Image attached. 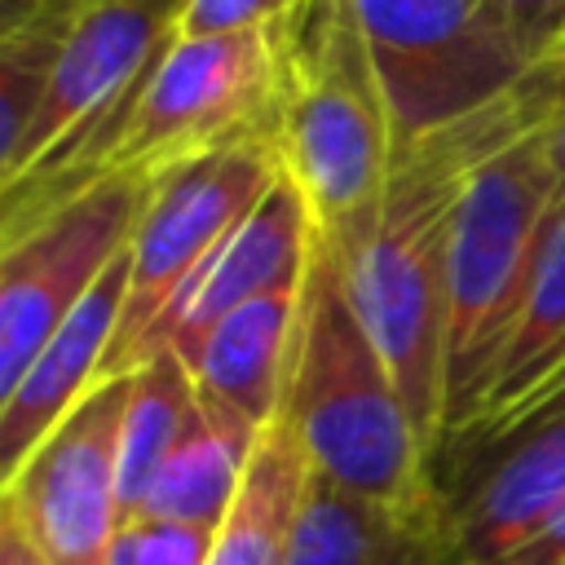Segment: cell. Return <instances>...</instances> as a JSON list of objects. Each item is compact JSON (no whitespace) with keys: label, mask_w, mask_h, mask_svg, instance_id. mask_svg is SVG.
Masks as SVG:
<instances>
[{"label":"cell","mask_w":565,"mask_h":565,"mask_svg":"<svg viewBox=\"0 0 565 565\" xmlns=\"http://www.w3.org/2000/svg\"><path fill=\"white\" fill-rule=\"evenodd\" d=\"M530 128H543V115L521 79L494 106L393 150L375 221L358 243L331 247L433 468L446 441V252L455 207L472 168Z\"/></svg>","instance_id":"cell-1"},{"label":"cell","mask_w":565,"mask_h":565,"mask_svg":"<svg viewBox=\"0 0 565 565\" xmlns=\"http://www.w3.org/2000/svg\"><path fill=\"white\" fill-rule=\"evenodd\" d=\"M282 419L291 424L309 468L340 490L406 512L446 508L433 455L424 450L322 238L305 278Z\"/></svg>","instance_id":"cell-2"},{"label":"cell","mask_w":565,"mask_h":565,"mask_svg":"<svg viewBox=\"0 0 565 565\" xmlns=\"http://www.w3.org/2000/svg\"><path fill=\"white\" fill-rule=\"evenodd\" d=\"M274 146L318 238L358 243L384 199L393 128L349 0H309L287 22Z\"/></svg>","instance_id":"cell-3"},{"label":"cell","mask_w":565,"mask_h":565,"mask_svg":"<svg viewBox=\"0 0 565 565\" xmlns=\"http://www.w3.org/2000/svg\"><path fill=\"white\" fill-rule=\"evenodd\" d=\"M168 40L172 22L150 9L119 0L79 4L18 159L0 181V247L115 177V150Z\"/></svg>","instance_id":"cell-4"},{"label":"cell","mask_w":565,"mask_h":565,"mask_svg":"<svg viewBox=\"0 0 565 565\" xmlns=\"http://www.w3.org/2000/svg\"><path fill=\"white\" fill-rule=\"evenodd\" d=\"M556 207L547 124L477 163L459 194L446 252V437L463 433L486 402Z\"/></svg>","instance_id":"cell-5"},{"label":"cell","mask_w":565,"mask_h":565,"mask_svg":"<svg viewBox=\"0 0 565 565\" xmlns=\"http://www.w3.org/2000/svg\"><path fill=\"white\" fill-rule=\"evenodd\" d=\"M384 110L393 150L424 141L499 97L530 66L490 26L481 0H349Z\"/></svg>","instance_id":"cell-6"},{"label":"cell","mask_w":565,"mask_h":565,"mask_svg":"<svg viewBox=\"0 0 565 565\" xmlns=\"http://www.w3.org/2000/svg\"><path fill=\"white\" fill-rule=\"evenodd\" d=\"M282 31L172 35L115 150V177L154 181L190 159L269 132L282 79Z\"/></svg>","instance_id":"cell-7"},{"label":"cell","mask_w":565,"mask_h":565,"mask_svg":"<svg viewBox=\"0 0 565 565\" xmlns=\"http://www.w3.org/2000/svg\"><path fill=\"white\" fill-rule=\"evenodd\" d=\"M282 177L274 128L243 137L225 150L190 159L146 185L137 225L128 234V296L119 335L106 353L102 380L119 375L137 340L163 313V305L181 291V282L212 256V247L269 194Z\"/></svg>","instance_id":"cell-8"},{"label":"cell","mask_w":565,"mask_h":565,"mask_svg":"<svg viewBox=\"0 0 565 565\" xmlns=\"http://www.w3.org/2000/svg\"><path fill=\"white\" fill-rule=\"evenodd\" d=\"M141 199L146 185L119 172L40 230L0 247V406L102 269L128 247Z\"/></svg>","instance_id":"cell-9"},{"label":"cell","mask_w":565,"mask_h":565,"mask_svg":"<svg viewBox=\"0 0 565 565\" xmlns=\"http://www.w3.org/2000/svg\"><path fill=\"white\" fill-rule=\"evenodd\" d=\"M128 375L102 380L22 463L9 494L49 565H106L124 530L119 512V419Z\"/></svg>","instance_id":"cell-10"},{"label":"cell","mask_w":565,"mask_h":565,"mask_svg":"<svg viewBox=\"0 0 565 565\" xmlns=\"http://www.w3.org/2000/svg\"><path fill=\"white\" fill-rule=\"evenodd\" d=\"M313 247H318L313 216H309L300 190L287 177H278L269 185V194L212 247V256L163 305V313L137 340V349L128 353L119 375H132L150 353H163V349L177 353L181 362H190L199 353V344L207 340V331L225 313H234L238 305H247L265 291L305 282Z\"/></svg>","instance_id":"cell-11"},{"label":"cell","mask_w":565,"mask_h":565,"mask_svg":"<svg viewBox=\"0 0 565 565\" xmlns=\"http://www.w3.org/2000/svg\"><path fill=\"white\" fill-rule=\"evenodd\" d=\"M486 441L503 446L441 494L459 565H503L565 503V388Z\"/></svg>","instance_id":"cell-12"},{"label":"cell","mask_w":565,"mask_h":565,"mask_svg":"<svg viewBox=\"0 0 565 565\" xmlns=\"http://www.w3.org/2000/svg\"><path fill=\"white\" fill-rule=\"evenodd\" d=\"M128 296V252H119L102 278L84 291L75 313L35 358V366L18 380L9 402L0 406V490L22 472V463L49 441V433L102 384L106 353L119 335Z\"/></svg>","instance_id":"cell-13"},{"label":"cell","mask_w":565,"mask_h":565,"mask_svg":"<svg viewBox=\"0 0 565 565\" xmlns=\"http://www.w3.org/2000/svg\"><path fill=\"white\" fill-rule=\"evenodd\" d=\"M309 278V274H305ZM300 309H305V282L265 291L234 313H225L199 353L185 362L199 393L230 406L252 428H274L282 419L287 380L296 362L300 340Z\"/></svg>","instance_id":"cell-14"},{"label":"cell","mask_w":565,"mask_h":565,"mask_svg":"<svg viewBox=\"0 0 565 565\" xmlns=\"http://www.w3.org/2000/svg\"><path fill=\"white\" fill-rule=\"evenodd\" d=\"M287 565H459V561H455L446 508L433 512L388 508L353 490H340L335 481L309 468L291 525Z\"/></svg>","instance_id":"cell-15"},{"label":"cell","mask_w":565,"mask_h":565,"mask_svg":"<svg viewBox=\"0 0 565 565\" xmlns=\"http://www.w3.org/2000/svg\"><path fill=\"white\" fill-rule=\"evenodd\" d=\"M561 388H565V199L552 212L539 265L530 274L512 335L494 362L486 402H481L477 419L455 437H468V433L499 437Z\"/></svg>","instance_id":"cell-16"},{"label":"cell","mask_w":565,"mask_h":565,"mask_svg":"<svg viewBox=\"0 0 565 565\" xmlns=\"http://www.w3.org/2000/svg\"><path fill=\"white\" fill-rule=\"evenodd\" d=\"M265 433L252 428L247 419H238L230 406L199 393V411H194L185 437L172 446V455L154 472L132 521L185 525V530L216 534V525L230 516V508L243 490L247 463Z\"/></svg>","instance_id":"cell-17"},{"label":"cell","mask_w":565,"mask_h":565,"mask_svg":"<svg viewBox=\"0 0 565 565\" xmlns=\"http://www.w3.org/2000/svg\"><path fill=\"white\" fill-rule=\"evenodd\" d=\"M309 481V459L287 419H278L243 477L230 516L216 525L203 565H287L296 508Z\"/></svg>","instance_id":"cell-18"},{"label":"cell","mask_w":565,"mask_h":565,"mask_svg":"<svg viewBox=\"0 0 565 565\" xmlns=\"http://www.w3.org/2000/svg\"><path fill=\"white\" fill-rule=\"evenodd\" d=\"M199 411V384L190 366L177 353H150L132 375H128V402L119 419V512L124 525L137 516L154 472L172 455V446L185 437L190 419Z\"/></svg>","instance_id":"cell-19"},{"label":"cell","mask_w":565,"mask_h":565,"mask_svg":"<svg viewBox=\"0 0 565 565\" xmlns=\"http://www.w3.org/2000/svg\"><path fill=\"white\" fill-rule=\"evenodd\" d=\"M84 0H49L26 26L0 40V181L9 177L18 146L31 128V115L44 97L49 71L75 26Z\"/></svg>","instance_id":"cell-20"},{"label":"cell","mask_w":565,"mask_h":565,"mask_svg":"<svg viewBox=\"0 0 565 565\" xmlns=\"http://www.w3.org/2000/svg\"><path fill=\"white\" fill-rule=\"evenodd\" d=\"M309 0H185L172 18V35H234L282 31Z\"/></svg>","instance_id":"cell-21"},{"label":"cell","mask_w":565,"mask_h":565,"mask_svg":"<svg viewBox=\"0 0 565 565\" xmlns=\"http://www.w3.org/2000/svg\"><path fill=\"white\" fill-rule=\"evenodd\" d=\"M481 9L530 71L565 44V0H481Z\"/></svg>","instance_id":"cell-22"},{"label":"cell","mask_w":565,"mask_h":565,"mask_svg":"<svg viewBox=\"0 0 565 565\" xmlns=\"http://www.w3.org/2000/svg\"><path fill=\"white\" fill-rule=\"evenodd\" d=\"M212 547L207 530L185 525H154V521H128L110 547L106 565H203Z\"/></svg>","instance_id":"cell-23"},{"label":"cell","mask_w":565,"mask_h":565,"mask_svg":"<svg viewBox=\"0 0 565 565\" xmlns=\"http://www.w3.org/2000/svg\"><path fill=\"white\" fill-rule=\"evenodd\" d=\"M503 565H565V503Z\"/></svg>","instance_id":"cell-24"},{"label":"cell","mask_w":565,"mask_h":565,"mask_svg":"<svg viewBox=\"0 0 565 565\" xmlns=\"http://www.w3.org/2000/svg\"><path fill=\"white\" fill-rule=\"evenodd\" d=\"M525 88L534 97V110L543 115V124H552L556 115H565V44L525 75Z\"/></svg>","instance_id":"cell-25"},{"label":"cell","mask_w":565,"mask_h":565,"mask_svg":"<svg viewBox=\"0 0 565 565\" xmlns=\"http://www.w3.org/2000/svg\"><path fill=\"white\" fill-rule=\"evenodd\" d=\"M0 565H49L9 494H0Z\"/></svg>","instance_id":"cell-26"},{"label":"cell","mask_w":565,"mask_h":565,"mask_svg":"<svg viewBox=\"0 0 565 565\" xmlns=\"http://www.w3.org/2000/svg\"><path fill=\"white\" fill-rule=\"evenodd\" d=\"M49 0H0V40H9L18 26H26Z\"/></svg>","instance_id":"cell-27"},{"label":"cell","mask_w":565,"mask_h":565,"mask_svg":"<svg viewBox=\"0 0 565 565\" xmlns=\"http://www.w3.org/2000/svg\"><path fill=\"white\" fill-rule=\"evenodd\" d=\"M547 154H552V168L561 177V199H565V115L547 124Z\"/></svg>","instance_id":"cell-28"},{"label":"cell","mask_w":565,"mask_h":565,"mask_svg":"<svg viewBox=\"0 0 565 565\" xmlns=\"http://www.w3.org/2000/svg\"><path fill=\"white\" fill-rule=\"evenodd\" d=\"M119 4H137V9H150V13H159V18H177V9L185 4V0H119Z\"/></svg>","instance_id":"cell-29"}]
</instances>
